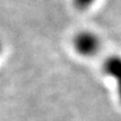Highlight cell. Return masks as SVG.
I'll return each mask as SVG.
<instances>
[{"instance_id":"cell-3","label":"cell","mask_w":121,"mask_h":121,"mask_svg":"<svg viewBox=\"0 0 121 121\" xmlns=\"http://www.w3.org/2000/svg\"><path fill=\"white\" fill-rule=\"evenodd\" d=\"M95 0H73V4L78 10H85L90 8Z\"/></svg>"},{"instance_id":"cell-4","label":"cell","mask_w":121,"mask_h":121,"mask_svg":"<svg viewBox=\"0 0 121 121\" xmlns=\"http://www.w3.org/2000/svg\"><path fill=\"white\" fill-rule=\"evenodd\" d=\"M0 53H1V43H0Z\"/></svg>"},{"instance_id":"cell-1","label":"cell","mask_w":121,"mask_h":121,"mask_svg":"<svg viewBox=\"0 0 121 121\" xmlns=\"http://www.w3.org/2000/svg\"><path fill=\"white\" fill-rule=\"evenodd\" d=\"M74 47L83 56H92L99 52L100 39L91 31H82L75 36Z\"/></svg>"},{"instance_id":"cell-2","label":"cell","mask_w":121,"mask_h":121,"mask_svg":"<svg viewBox=\"0 0 121 121\" xmlns=\"http://www.w3.org/2000/svg\"><path fill=\"white\" fill-rule=\"evenodd\" d=\"M103 69L105 74H108L110 78H113L117 83L118 96L121 103V57L117 55L108 57V60L104 62Z\"/></svg>"}]
</instances>
